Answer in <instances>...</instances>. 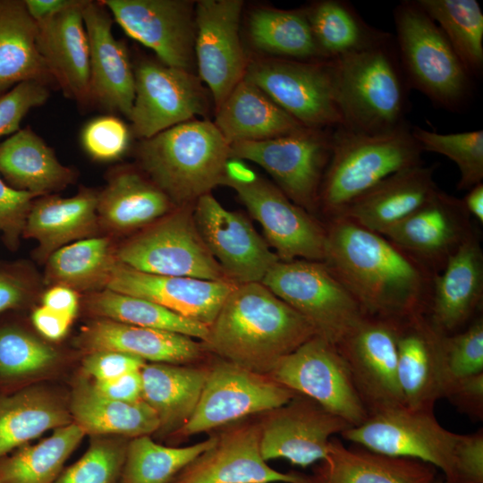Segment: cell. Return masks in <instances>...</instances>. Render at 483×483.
Listing matches in <instances>:
<instances>
[{"label":"cell","mask_w":483,"mask_h":483,"mask_svg":"<svg viewBox=\"0 0 483 483\" xmlns=\"http://www.w3.org/2000/svg\"><path fill=\"white\" fill-rule=\"evenodd\" d=\"M393 15L394 41L410 88L437 107L464 109L473 97L472 78L440 28L416 0L402 1Z\"/></svg>","instance_id":"obj_6"},{"label":"cell","mask_w":483,"mask_h":483,"mask_svg":"<svg viewBox=\"0 0 483 483\" xmlns=\"http://www.w3.org/2000/svg\"><path fill=\"white\" fill-rule=\"evenodd\" d=\"M72 415L50 394L30 388L0 397V460L49 429L72 423Z\"/></svg>","instance_id":"obj_38"},{"label":"cell","mask_w":483,"mask_h":483,"mask_svg":"<svg viewBox=\"0 0 483 483\" xmlns=\"http://www.w3.org/2000/svg\"><path fill=\"white\" fill-rule=\"evenodd\" d=\"M408 123L384 133L368 134L344 126L333 129L332 154L319 191V213L326 222L384 179L423 164L422 150Z\"/></svg>","instance_id":"obj_4"},{"label":"cell","mask_w":483,"mask_h":483,"mask_svg":"<svg viewBox=\"0 0 483 483\" xmlns=\"http://www.w3.org/2000/svg\"><path fill=\"white\" fill-rule=\"evenodd\" d=\"M208 372V362L146 363L140 369L141 399L156 412L157 433L174 436L191 419Z\"/></svg>","instance_id":"obj_31"},{"label":"cell","mask_w":483,"mask_h":483,"mask_svg":"<svg viewBox=\"0 0 483 483\" xmlns=\"http://www.w3.org/2000/svg\"><path fill=\"white\" fill-rule=\"evenodd\" d=\"M458 483H483V431L462 435L458 453Z\"/></svg>","instance_id":"obj_54"},{"label":"cell","mask_w":483,"mask_h":483,"mask_svg":"<svg viewBox=\"0 0 483 483\" xmlns=\"http://www.w3.org/2000/svg\"><path fill=\"white\" fill-rule=\"evenodd\" d=\"M55 351L15 327L0 329V377L18 378L38 373L56 360Z\"/></svg>","instance_id":"obj_47"},{"label":"cell","mask_w":483,"mask_h":483,"mask_svg":"<svg viewBox=\"0 0 483 483\" xmlns=\"http://www.w3.org/2000/svg\"><path fill=\"white\" fill-rule=\"evenodd\" d=\"M216 112L214 123L230 145L278 138L306 128L244 79Z\"/></svg>","instance_id":"obj_32"},{"label":"cell","mask_w":483,"mask_h":483,"mask_svg":"<svg viewBox=\"0 0 483 483\" xmlns=\"http://www.w3.org/2000/svg\"><path fill=\"white\" fill-rule=\"evenodd\" d=\"M82 17L89 46L91 98L130 117L135 78L125 45L113 34V17L102 1H86Z\"/></svg>","instance_id":"obj_26"},{"label":"cell","mask_w":483,"mask_h":483,"mask_svg":"<svg viewBox=\"0 0 483 483\" xmlns=\"http://www.w3.org/2000/svg\"><path fill=\"white\" fill-rule=\"evenodd\" d=\"M258 419L263 459H284L302 468L323 460L334 436L352 427L301 394Z\"/></svg>","instance_id":"obj_18"},{"label":"cell","mask_w":483,"mask_h":483,"mask_svg":"<svg viewBox=\"0 0 483 483\" xmlns=\"http://www.w3.org/2000/svg\"><path fill=\"white\" fill-rule=\"evenodd\" d=\"M86 1L76 2L38 23V47L52 76L68 97L92 102L89 46L82 17Z\"/></svg>","instance_id":"obj_27"},{"label":"cell","mask_w":483,"mask_h":483,"mask_svg":"<svg viewBox=\"0 0 483 483\" xmlns=\"http://www.w3.org/2000/svg\"><path fill=\"white\" fill-rule=\"evenodd\" d=\"M236 284L191 277L148 274L115 261L106 288L155 302L209 326Z\"/></svg>","instance_id":"obj_24"},{"label":"cell","mask_w":483,"mask_h":483,"mask_svg":"<svg viewBox=\"0 0 483 483\" xmlns=\"http://www.w3.org/2000/svg\"><path fill=\"white\" fill-rule=\"evenodd\" d=\"M440 28L471 78L483 72V13L476 0H416Z\"/></svg>","instance_id":"obj_42"},{"label":"cell","mask_w":483,"mask_h":483,"mask_svg":"<svg viewBox=\"0 0 483 483\" xmlns=\"http://www.w3.org/2000/svg\"><path fill=\"white\" fill-rule=\"evenodd\" d=\"M221 184L235 191L281 261L325 260L326 224L293 203L275 184L236 158L227 161Z\"/></svg>","instance_id":"obj_7"},{"label":"cell","mask_w":483,"mask_h":483,"mask_svg":"<svg viewBox=\"0 0 483 483\" xmlns=\"http://www.w3.org/2000/svg\"><path fill=\"white\" fill-rule=\"evenodd\" d=\"M220 429L216 443L190 462L171 483H297V472H280L263 459L258 418Z\"/></svg>","instance_id":"obj_21"},{"label":"cell","mask_w":483,"mask_h":483,"mask_svg":"<svg viewBox=\"0 0 483 483\" xmlns=\"http://www.w3.org/2000/svg\"><path fill=\"white\" fill-rule=\"evenodd\" d=\"M411 135L422 151L447 157L458 167L457 188L468 191L483 180V131L439 133L419 126L411 128Z\"/></svg>","instance_id":"obj_46"},{"label":"cell","mask_w":483,"mask_h":483,"mask_svg":"<svg viewBox=\"0 0 483 483\" xmlns=\"http://www.w3.org/2000/svg\"><path fill=\"white\" fill-rule=\"evenodd\" d=\"M243 79L261 89L306 128L343 126L333 60H254Z\"/></svg>","instance_id":"obj_10"},{"label":"cell","mask_w":483,"mask_h":483,"mask_svg":"<svg viewBox=\"0 0 483 483\" xmlns=\"http://www.w3.org/2000/svg\"><path fill=\"white\" fill-rule=\"evenodd\" d=\"M193 206L175 207L126 242L117 251V260L148 274L230 281L197 229Z\"/></svg>","instance_id":"obj_11"},{"label":"cell","mask_w":483,"mask_h":483,"mask_svg":"<svg viewBox=\"0 0 483 483\" xmlns=\"http://www.w3.org/2000/svg\"><path fill=\"white\" fill-rule=\"evenodd\" d=\"M127 445L121 440H95L53 483H117L122 478Z\"/></svg>","instance_id":"obj_48"},{"label":"cell","mask_w":483,"mask_h":483,"mask_svg":"<svg viewBox=\"0 0 483 483\" xmlns=\"http://www.w3.org/2000/svg\"><path fill=\"white\" fill-rule=\"evenodd\" d=\"M138 157L151 182L180 207L221 184L230 144L214 123L193 119L142 140Z\"/></svg>","instance_id":"obj_5"},{"label":"cell","mask_w":483,"mask_h":483,"mask_svg":"<svg viewBox=\"0 0 483 483\" xmlns=\"http://www.w3.org/2000/svg\"><path fill=\"white\" fill-rule=\"evenodd\" d=\"M242 5L241 0H201L194 9L195 59L216 111L243 79L248 64L239 35Z\"/></svg>","instance_id":"obj_20"},{"label":"cell","mask_w":483,"mask_h":483,"mask_svg":"<svg viewBox=\"0 0 483 483\" xmlns=\"http://www.w3.org/2000/svg\"><path fill=\"white\" fill-rule=\"evenodd\" d=\"M92 386L99 394L113 400L126 402L142 400L140 370L129 372L109 380L94 381Z\"/></svg>","instance_id":"obj_56"},{"label":"cell","mask_w":483,"mask_h":483,"mask_svg":"<svg viewBox=\"0 0 483 483\" xmlns=\"http://www.w3.org/2000/svg\"><path fill=\"white\" fill-rule=\"evenodd\" d=\"M341 436L377 453L430 464L442 470L445 483H458V453L462 435L445 428L433 410L402 406L370 414Z\"/></svg>","instance_id":"obj_8"},{"label":"cell","mask_w":483,"mask_h":483,"mask_svg":"<svg viewBox=\"0 0 483 483\" xmlns=\"http://www.w3.org/2000/svg\"><path fill=\"white\" fill-rule=\"evenodd\" d=\"M28 287L16 275L0 270V313L21 306L28 297Z\"/></svg>","instance_id":"obj_58"},{"label":"cell","mask_w":483,"mask_h":483,"mask_svg":"<svg viewBox=\"0 0 483 483\" xmlns=\"http://www.w3.org/2000/svg\"><path fill=\"white\" fill-rule=\"evenodd\" d=\"M31 319L36 329L49 340H59L64 336L72 322L43 305L33 311Z\"/></svg>","instance_id":"obj_57"},{"label":"cell","mask_w":483,"mask_h":483,"mask_svg":"<svg viewBox=\"0 0 483 483\" xmlns=\"http://www.w3.org/2000/svg\"><path fill=\"white\" fill-rule=\"evenodd\" d=\"M70 412L85 434L134 438L157 433L159 428L156 412L143 400H113L99 394L92 383H80L76 387Z\"/></svg>","instance_id":"obj_37"},{"label":"cell","mask_w":483,"mask_h":483,"mask_svg":"<svg viewBox=\"0 0 483 483\" xmlns=\"http://www.w3.org/2000/svg\"><path fill=\"white\" fill-rule=\"evenodd\" d=\"M314 335L310 324L262 283H248L231 291L201 343L216 358L267 375Z\"/></svg>","instance_id":"obj_2"},{"label":"cell","mask_w":483,"mask_h":483,"mask_svg":"<svg viewBox=\"0 0 483 483\" xmlns=\"http://www.w3.org/2000/svg\"><path fill=\"white\" fill-rule=\"evenodd\" d=\"M334 128H303L294 133L230 145V157L263 167L296 205L316 215L322 181L332 154Z\"/></svg>","instance_id":"obj_12"},{"label":"cell","mask_w":483,"mask_h":483,"mask_svg":"<svg viewBox=\"0 0 483 483\" xmlns=\"http://www.w3.org/2000/svg\"><path fill=\"white\" fill-rule=\"evenodd\" d=\"M261 283L335 345L366 317L324 261L279 260Z\"/></svg>","instance_id":"obj_9"},{"label":"cell","mask_w":483,"mask_h":483,"mask_svg":"<svg viewBox=\"0 0 483 483\" xmlns=\"http://www.w3.org/2000/svg\"><path fill=\"white\" fill-rule=\"evenodd\" d=\"M332 60L344 127L378 134L408 123L411 88L392 34L371 47Z\"/></svg>","instance_id":"obj_3"},{"label":"cell","mask_w":483,"mask_h":483,"mask_svg":"<svg viewBox=\"0 0 483 483\" xmlns=\"http://www.w3.org/2000/svg\"><path fill=\"white\" fill-rule=\"evenodd\" d=\"M80 342L90 352L114 351L153 363L197 364L208 354L200 341L187 335L107 318L85 327Z\"/></svg>","instance_id":"obj_30"},{"label":"cell","mask_w":483,"mask_h":483,"mask_svg":"<svg viewBox=\"0 0 483 483\" xmlns=\"http://www.w3.org/2000/svg\"><path fill=\"white\" fill-rule=\"evenodd\" d=\"M324 262L366 316L402 320L425 314L434 275L384 235L345 217L326 222Z\"/></svg>","instance_id":"obj_1"},{"label":"cell","mask_w":483,"mask_h":483,"mask_svg":"<svg viewBox=\"0 0 483 483\" xmlns=\"http://www.w3.org/2000/svg\"><path fill=\"white\" fill-rule=\"evenodd\" d=\"M436 168V164H421L391 174L354 200L340 217L383 235L437 191Z\"/></svg>","instance_id":"obj_29"},{"label":"cell","mask_w":483,"mask_h":483,"mask_svg":"<svg viewBox=\"0 0 483 483\" xmlns=\"http://www.w3.org/2000/svg\"><path fill=\"white\" fill-rule=\"evenodd\" d=\"M42 305L73 320L78 311L79 301L74 290L64 285H55L45 292Z\"/></svg>","instance_id":"obj_59"},{"label":"cell","mask_w":483,"mask_h":483,"mask_svg":"<svg viewBox=\"0 0 483 483\" xmlns=\"http://www.w3.org/2000/svg\"><path fill=\"white\" fill-rule=\"evenodd\" d=\"M90 309L104 318L168 331L204 342L208 326L184 318L150 301L109 289L93 295Z\"/></svg>","instance_id":"obj_43"},{"label":"cell","mask_w":483,"mask_h":483,"mask_svg":"<svg viewBox=\"0 0 483 483\" xmlns=\"http://www.w3.org/2000/svg\"><path fill=\"white\" fill-rule=\"evenodd\" d=\"M304 12L315 41L327 60L362 50L390 35L368 24L344 0L316 2Z\"/></svg>","instance_id":"obj_39"},{"label":"cell","mask_w":483,"mask_h":483,"mask_svg":"<svg viewBox=\"0 0 483 483\" xmlns=\"http://www.w3.org/2000/svg\"><path fill=\"white\" fill-rule=\"evenodd\" d=\"M127 125L114 115L97 116L89 121L81 131V143L87 153L100 161L122 157L129 147Z\"/></svg>","instance_id":"obj_50"},{"label":"cell","mask_w":483,"mask_h":483,"mask_svg":"<svg viewBox=\"0 0 483 483\" xmlns=\"http://www.w3.org/2000/svg\"><path fill=\"white\" fill-rule=\"evenodd\" d=\"M249 33L256 48L279 58L327 60L315 41L304 10L256 9L250 16Z\"/></svg>","instance_id":"obj_40"},{"label":"cell","mask_w":483,"mask_h":483,"mask_svg":"<svg viewBox=\"0 0 483 483\" xmlns=\"http://www.w3.org/2000/svg\"><path fill=\"white\" fill-rule=\"evenodd\" d=\"M135 97L129 117L141 140L208 112V99L191 72L150 60L134 71Z\"/></svg>","instance_id":"obj_16"},{"label":"cell","mask_w":483,"mask_h":483,"mask_svg":"<svg viewBox=\"0 0 483 483\" xmlns=\"http://www.w3.org/2000/svg\"><path fill=\"white\" fill-rule=\"evenodd\" d=\"M114 263L108 239L86 238L55 250L48 259L47 275L56 285L88 289L106 284Z\"/></svg>","instance_id":"obj_45"},{"label":"cell","mask_w":483,"mask_h":483,"mask_svg":"<svg viewBox=\"0 0 483 483\" xmlns=\"http://www.w3.org/2000/svg\"><path fill=\"white\" fill-rule=\"evenodd\" d=\"M297 483H435L436 468L426 462L346 447L333 437L325 458Z\"/></svg>","instance_id":"obj_28"},{"label":"cell","mask_w":483,"mask_h":483,"mask_svg":"<svg viewBox=\"0 0 483 483\" xmlns=\"http://www.w3.org/2000/svg\"><path fill=\"white\" fill-rule=\"evenodd\" d=\"M444 352L449 378L448 388L454 381L482 374V315H479L462 330L445 335Z\"/></svg>","instance_id":"obj_49"},{"label":"cell","mask_w":483,"mask_h":483,"mask_svg":"<svg viewBox=\"0 0 483 483\" xmlns=\"http://www.w3.org/2000/svg\"><path fill=\"white\" fill-rule=\"evenodd\" d=\"M128 36L155 52L165 65L191 72L195 11L183 0H104Z\"/></svg>","instance_id":"obj_19"},{"label":"cell","mask_w":483,"mask_h":483,"mask_svg":"<svg viewBox=\"0 0 483 483\" xmlns=\"http://www.w3.org/2000/svg\"><path fill=\"white\" fill-rule=\"evenodd\" d=\"M472 419L483 416V373L452 383L445 397Z\"/></svg>","instance_id":"obj_55"},{"label":"cell","mask_w":483,"mask_h":483,"mask_svg":"<svg viewBox=\"0 0 483 483\" xmlns=\"http://www.w3.org/2000/svg\"><path fill=\"white\" fill-rule=\"evenodd\" d=\"M0 174L13 189L38 196L65 187L74 176L30 129L19 130L0 144Z\"/></svg>","instance_id":"obj_33"},{"label":"cell","mask_w":483,"mask_h":483,"mask_svg":"<svg viewBox=\"0 0 483 483\" xmlns=\"http://www.w3.org/2000/svg\"><path fill=\"white\" fill-rule=\"evenodd\" d=\"M75 422L55 429L38 444L0 460V483H53L85 436Z\"/></svg>","instance_id":"obj_41"},{"label":"cell","mask_w":483,"mask_h":483,"mask_svg":"<svg viewBox=\"0 0 483 483\" xmlns=\"http://www.w3.org/2000/svg\"><path fill=\"white\" fill-rule=\"evenodd\" d=\"M444 334L425 314L398 321L397 368L405 406L433 410L445 397L449 378L445 367Z\"/></svg>","instance_id":"obj_23"},{"label":"cell","mask_w":483,"mask_h":483,"mask_svg":"<svg viewBox=\"0 0 483 483\" xmlns=\"http://www.w3.org/2000/svg\"><path fill=\"white\" fill-rule=\"evenodd\" d=\"M147 362L140 358L114 351L92 352L83 361L84 372L94 381L109 380L138 371Z\"/></svg>","instance_id":"obj_53"},{"label":"cell","mask_w":483,"mask_h":483,"mask_svg":"<svg viewBox=\"0 0 483 483\" xmlns=\"http://www.w3.org/2000/svg\"><path fill=\"white\" fill-rule=\"evenodd\" d=\"M76 0H25L30 17L37 22L50 19L72 5Z\"/></svg>","instance_id":"obj_60"},{"label":"cell","mask_w":483,"mask_h":483,"mask_svg":"<svg viewBox=\"0 0 483 483\" xmlns=\"http://www.w3.org/2000/svg\"><path fill=\"white\" fill-rule=\"evenodd\" d=\"M435 483H445L443 480H436Z\"/></svg>","instance_id":"obj_62"},{"label":"cell","mask_w":483,"mask_h":483,"mask_svg":"<svg viewBox=\"0 0 483 483\" xmlns=\"http://www.w3.org/2000/svg\"><path fill=\"white\" fill-rule=\"evenodd\" d=\"M49 97L45 82L26 80L0 96V138L14 134L28 112L43 105Z\"/></svg>","instance_id":"obj_51"},{"label":"cell","mask_w":483,"mask_h":483,"mask_svg":"<svg viewBox=\"0 0 483 483\" xmlns=\"http://www.w3.org/2000/svg\"><path fill=\"white\" fill-rule=\"evenodd\" d=\"M296 395L267 374L215 357L208 361V376L193 414L174 436L183 439L222 428L280 407Z\"/></svg>","instance_id":"obj_13"},{"label":"cell","mask_w":483,"mask_h":483,"mask_svg":"<svg viewBox=\"0 0 483 483\" xmlns=\"http://www.w3.org/2000/svg\"><path fill=\"white\" fill-rule=\"evenodd\" d=\"M98 194L84 190L70 198L38 200L28 214L22 233L35 239L45 254L89 235L97 224Z\"/></svg>","instance_id":"obj_34"},{"label":"cell","mask_w":483,"mask_h":483,"mask_svg":"<svg viewBox=\"0 0 483 483\" xmlns=\"http://www.w3.org/2000/svg\"><path fill=\"white\" fill-rule=\"evenodd\" d=\"M462 204L470 216L480 224L483 223V182H479L467 191L462 199Z\"/></svg>","instance_id":"obj_61"},{"label":"cell","mask_w":483,"mask_h":483,"mask_svg":"<svg viewBox=\"0 0 483 483\" xmlns=\"http://www.w3.org/2000/svg\"><path fill=\"white\" fill-rule=\"evenodd\" d=\"M37 39L38 23L24 1H0V96L20 82L52 78Z\"/></svg>","instance_id":"obj_35"},{"label":"cell","mask_w":483,"mask_h":483,"mask_svg":"<svg viewBox=\"0 0 483 483\" xmlns=\"http://www.w3.org/2000/svg\"><path fill=\"white\" fill-rule=\"evenodd\" d=\"M193 217L211 255L235 284L261 283L280 260L244 215L226 209L210 193L196 200Z\"/></svg>","instance_id":"obj_17"},{"label":"cell","mask_w":483,"mask_h":483,"mask_svg":"<svg viewBox=\"0 0 483 483\" xmlns=\"http://www.w3.org/2000/svg\"><path fill=\"white\" fill-rule=\"evenodd\" d=\"M216 434L197 444L173 447L159 445L149 436L134 437L127 445L122 483H171L198 455L210 448Z\"/></svg>","instance_id":"obj_44"},{"label":"cell","mask_w":483,"mask_h":483,"mask_svg":"<svg viewBox=\"0 0 483 483\" xmlns=\"http://www.w3.org/2000/svg\"><path fill=\"white\" fill-rule=\"evenodd\" d=\"M166 194L134 171L114 174L98 194L97 214L116 231H131L151 225L173 210Z\"/></svg>","instance_id":"obj_36"},{"label":"cell","mask_w":483,"mask_h":483,"mask_svg":"<svg viewBox=\"0 0 483 483\" xmlns=\"http://www.w3.org/2000/svg\"><path fill=\"white\" fill-rule=\"evenodd\" d=\"M34 193L19 191L0 178V235L9 245H14L23 232Z\"/></svg>","instance_id":"obj_52"},{"label":"cell","mask_w":483,"mask_h":483,"mask_svg":"<svg viewBox=\"0 0 483 483\" xmlns=\"http://www.w3.org/2000/svg\"><path fill=\"white\" fill-rule=\"evenodd\" d=\"M482 302L483 250L475 228L434 276L425 316L448 335L471 323L479 315Z\"/></svg>","instance_id":"obj_25"},{"label":"cell","mask_w":483,"mask_h":483,"mask_svg":"<svg viewBox=\"0 0 483 483\" xmlns=\"http://www.w3.org/2000/svg\"><path fill=\"white\" fill-rule=\"evenodd\" d=\"M267 375L352 427L369 417L343 358L335 344L318 335L279 360Z\"/></svg>","instance_id":"obj_14"},{"label":"cell","mask_w":483,"mask_h":483,"mask_svg":"<svg viewBox=\"0 0 483 483\" xmlns=\"http://www.w3.org/2000/svg\"><path fill=\"white\" fill-rule=\"evenodd\" d=\"M398 321L366 316L335 345L369 415L405 406L398 379Z\"/></svg>","instance_id":"obj_15"},{"label":"cell","mask_w":483,"mask_h":483,"mask_svg":"<svg viewBox=\"0 0 483 483\" xmlns=\"http://www.w3.org/2000/svg\"><path fill=\"white\" fill-rule=\"evenodd\" d=\"M474 230L462 199L438 188L383 235L436 275Z\"/></svg>","instance_id":"obj_22"}]
</instances>
